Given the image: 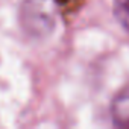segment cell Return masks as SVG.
Segmentation results:
<instances>
[{
	"instance_id": "1",
	"label": "cell",
	"mask_w": 129,
	"mask_h": 129,
	"mask_svg": "<svg viewBox=\"0 0 129 129\" xmlns=\"http://www.w3.org/2000/svg\"><path fill=\"white\" fill-rule=\"evenodd\" d=\"M111 115L115 126L129 129V90L115 96L111 105Z\"/></svg>"
},
{
	"instance_id": "2",
	"label": "cell",
	"mask_w": 129,
	"mask_h": 129,
	"mask_svg": "<svg viewBox=\"0 0 129 129\" xmlns=\"http://www.w3.org/2000/svg\"><path fill=\"white\" fill-rule=\"evenodd\" d=\"M114 14L120 24L129 30V0H114Z\"/></svg>"
}]
</instances>
